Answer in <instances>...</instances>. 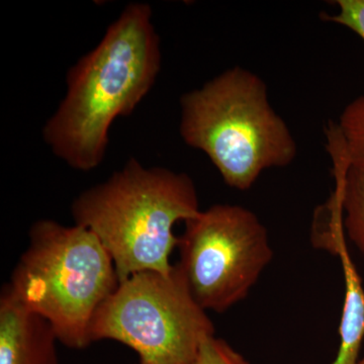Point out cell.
<instances>
[{
	"label": "cell",
	"instance_id": "1",
	"mask_svg": "<svg viewBox=\"0 0 364 364\" xmlns=\"http://www.w3.org/2000/svg\"><path fill=\"white\" fill-rule=\"evenodd\" d=\"M152 16L149 4H128L97 47L67 72L65 95L42 134L53 154L70 168L100 166L112 124L135 111L154 85L161 46Z\"/></svg>",
	"mask_w": 364,
	"mask_h": 364
},
{
	"label": "cell",
	"instance_id": "2",
	"mask_svg": "<svg viewBox=\"0 0 364 364\" xmlns=\"http://www.w3.org/2000/svg\"><path fill=\"white\" fill-rule=\"evenodd\" d=\"M193 178L131 158L104 182L82 191L71 205L74 224L97 237L111 255L119 282L136 273H169L177 248V223L200 212Z\"/></svg>",
	"mask_w": 364,
	"mask_h": 364
},
{
	"label": "cell",
	"instance_id": "3",
	"mask_svg": "<svg viewBox=\"0 0 364 364\" xmlns=\"http://www.w3.org/2000/svg\"><path fill=\"white\" fill-rule=\"evenodd\" d=\"M179 134L202 151L230 188L247 191L270 168L289 166L298 145L270 105L267 83L236 66L181 95Z\"/></svg>",
	"mask_w": 364,
	"mask_h": 364
},
{
	"label": "cell",
	"instance_id": "4",
	"mask_svg": "<svg viewBox=\"0 0 364 364\" xmlns=\"http://www.w3.org/2000/svg\"><path fill=\"white\" fill-rule=\"evenodd\" d=\"M119 284L111 255L92 232L44 219L31 227L28 246L4 287L50 323L60 343L85 349L95 313Z\"/></svg>",
	"mask_w": 364,
	"mask_h": 364
},
{
	"label": "cell",
	"instance_id": "5",
	"mask_svg": "<svg viewBox=\"0 0 364 364\" xmlns=\"http://www.w3.org/2000/svg\"><path fill=\"white\" fill-rule=\"evenodd\" d=\"M90 335L91 343L128 346L139 364H191L215 326L174 265L169 273L139 272L119 282L95 313Z\"/></svg>",
	"mask_w": 364,
	"mask_h": 364
},
{
	"label": "cell",
	"instance_id": "6",
	"mask_svg": "<svg viewBox=\"0 0 364 364\" xmlns=\"http://www.w3.org/2000/svg\"><path fill=\"white\" fill-rule=\"evenodd\" d=\"M176 265L205 311L223 314L248 296L273 258L267 228L252 210L214 205L186 222Z\"/></svg>",
	"mask_w": 364,
	"mask_h": 364
},
{
	"label": "cell",
	"instance_id": "7",
	"mask_svg": "<svg viewBox=\"0 0 364 364\" xmlns=\"http://www.w3.org/2000/svg\"><path fill=\"white\" fill-rule=\"evenodd\" d=\"M50 323L26 310L4 287L0 294V364H59Z\"/></svg>",
	"mask_w": 364,
	"mask_h": 364
},
{
	"label": "cell",
	"instance_id": "8",
	"mask_svg": "<svg viewBox=\"0 0 364 364\" xmlns=\"http://www.w3.org/2000/svg\"><path fill=\"white\" fill-rule=\"evenodd\" d=\"M334 253L338 255L343 270L345 294L339 327V348L332 364H358L364 339V287L347 249L345 237L335 246Z\"/></svg>",
	"mask_w": 364,
	"mask_h": 364
},
{
	"label": "cell",
	"instance_id": "9",
	"mask_svg": "<svg viewBox=\"0 0 364 364\" xmlns=\"http://www.w3.org/2000/svg\"><path fill=\"white\" fill-rule=\"evenodd\" d=\"M334 163L335 193L341 203L345 236L364 257V166L349 165L344 153L328 147Z\"/></svg>",
	"mask_w": 364,
	"mask_h": 364
},
{
	"label": "cell",
	"instance_id": "10",
	"mask_svg": "<svg viewBox=\"0 0 364 364\" xmlns=\"http://www.w3.org/2000/svg\"><path fill=\"white\" fill-rule=\"evenodd\" d=\"M326 136L336 141L349 165L364 166V95L344 107L338 122L328 127Z\"/></svg>",
	"mask_w": 364,
	"mask_h": 364
},
{
	"label": "cell",
	"instance_id": "11",
	"mask_svg": "<svg viewBox=\"0 0 364 364\" xmlns=\"http://www.w3.org/2000/svg\"><path fill=\"white\" fill-rule=\"evenodd\" d=\"M191 364H249V363L225 340L212 335L203 340Z\"/></svg>",
	"mask_w": 364,
	"mask_h": 364
},
{
	"label": "cell",
	"instance_id": "12",
	"mask_svg": "<svg viewBox=\"0 0 364 364\" xmlns=\"http://www.w3.org/2000/svg\"><path fill=\"white\" fill-rule=\"evenodd\" d=\"M331 4L338 9L337 14H324L323 20L349 28L364 42V0H335Z\"/></svg>",
	"mask_w": 364,
	"mask_h": 364
},
{
	"label": "cell",
	"instance_id": "13",
	"mask_svg": "<svg viewBox=\"0 0 364 364\" xmlns=\"http://www.w3.org/2000/svg\"><path fill=\"white\" fill-rule=\"evenodd\" d=\"M358 364H364V355L363 358H360V360H359Z\"/></svg>",
	"mask_w": 364,
	"mask_h": 364
}]
</instances>
